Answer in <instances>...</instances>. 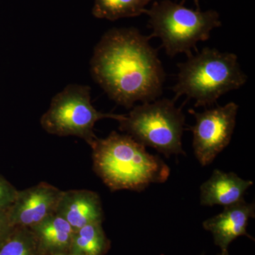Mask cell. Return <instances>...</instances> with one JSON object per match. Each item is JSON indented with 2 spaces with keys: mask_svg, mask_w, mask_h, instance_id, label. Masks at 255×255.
I'll list each match as a JSON object with an SVG mask.
<instances>
[{
  "mask_svg": "<svg viewBox=\"0 0 255 255\" xmlns=\"http://www.w3.org/2000/svg\"><path fill=\"white\" fill-rule=\"evenodd\" d=\"M41 255L70 253L75 230L56 213L32 226Z\"/></svg>",
  "mask_w": 255,
  "mask_h": 255,
  "instance_id": "7c38bea8",
  "label": "cell"
},
{
  "mask_svg": "<svg viewBox=\"0 0 255 255\" xmlns=\"http://www.w3.org/2000/svg\"><path fill=\"white\" fill-rule=\"evenodd\" d=\"M238 109L239 106L231 102L203 112L189 110L196 120L190 128L194 154L201 165L211 164L231 142Z\"/></svg>",
  "mask_w": 255,
  "mask_h": 255,
  "instance_id": "52a82bcc",
  "label": "cell"
},
{
  "mask_svg": "<svg viewBox=\"0 0 255 255\" xmlns=\"http://www.w3.org/2000/svg\"><path fill=\"white\" fill-rule=\"evenodd\" d=\"M55 255H75L71 254L70 253H60V254Z\"/></svg>",
  "mask_w": 255,
  "mask_h": 255,
  "instance_id": "d6986e66",
  "label": "cell"
},
{
  "mask_svg": "<svg viewBox=\"0 0 255 255\" xmlns=\"http://www.w3.org/2000/svg\"><path fill=\"white\" fill-rule=\"evenodd\" d=\"M124 115L99 112L92 104L91 88L71 84L53 97L49 109L41 117V126L52 135L80 137L90 146L97 138L94 128L98 121L119 122Z\"/></svg>",
  "mask_w": 255,
  "mask_h": 255,
  "instance_id": "8992f818",
  "label": "cell"
},
{
  "mask_svg": "<svg viewBox=\"0 0 255 255\" xmlns=\"http://www.w3.org/2000/svg\"><path fill=\"white\" fill-rule=\"evenodd\" d=\"M175 103L174 99L163 98L134 106L119 121V130L166 157L185 155L182 142L185 116Z\"/></svg>",
  "mask_w": 255,
  "mask_h": 255,
  "instance_id": "5b68a950",
  "label": "cell"
},
{
  "mask_svg": "<svg viewBox=\"0 0 255 255\" xmlns=\"http://www.w3.org/2000/svg\"><path fill=\"white\" fill-rule=\"evenodd\" d=\"M0 255H41L36 238L27 227L14 226L0 244Z\"/></svg>",
  "mask_w": 255,
  "mask_h": 255,
  "instance_id": "9a60e30c",
  "label": "cell"
},
{
  "mask_svg": "<svg viewBox=\"0 0 255 255\" xmlns=\"http://www.w3.org/2000/svg\"><path fill=\"white\" fill-rule=\"evenodd\" d=\"M17 194V189L0 174V209H9Z\"/></svg>",
  "mask_w": 255,
  "mask_h": 255,
  "instance_id": "2e32d148",
  "label": "cell"
},
{
  "mask_svg": "<svg viewBox=\"0 0 255 255\" xmlns=\"http://www.w3.org/2000/svg\"><path fill=\"white\" fill-rule=\"evenodd\" d=\"M193 1H194V3H195L196 6H198V9H199V0H193Z\"/></svg>",
  "mask_w": 255,
  "mask_h": 255,
  "instance_id": "ffe728a7",
  "label": "cell"
},
{
  "mask_svg": "<svg viewBox=\"0 0 255 255\" xmlns=\"http://www.w3.org/2000/svg\"><path fill=\"white\" fill-rule=\"evenodd\" d=\"M55 213L75 231L90 223H102L105 217L100 195L87 189L63 191Z\"/></svg>",
  "mask_w": 255,
  "mask_h": 255,
  "instance_id": "30bf717a",
  "label": "cell"
},
{
  "mask_svg": "<svg viewBox=\"0 0 255 255\" xmlns=\"http://www.w3.org/2000/svg\"><path fill=\"white\" fill-rule=\"evenodd\" d=\"M14 226H11L8 217L7 209H0V244L9 234Z\"/></svg>",
  "mask_w": 255,
  "mask_h": 255,
  "instance_id": "e0dca14e",
  "label": "cell"
},
{
  "mask_svg": "<svg viewBox=\"0 0 255 255\" xmlns=\"http://www.w3.org/2000/svg\"><path fill=\"white\" fill-rule=\"evenodd\" d=\"M147 1H148V2H150V1H151V0H147Z\"/></svg>",
  "mask_w": 255,
  "mask_h": 255,
  "instance_id": "44dd1931",
  "label": "cell"
},
{
  "mask_svg": "<svg viewBox=\"0 0 255 255\" xmlns=\"http://www.w3.org/2000/svg\"><path fill=\"white\" fill-rule=\"evenodd\" d=\"M93 169L112 191H142L168 179L170 169L159 156L127 134L112 131L92 142Z\"/></svg>",
  "mask_w": 255,
  "mask_h": 255,
  "instance_id": "7a4b0ae2",
  "label": "cell"
},
{
  "mask_svg": "<svg viewBox=\"0 0 255 255\" xmlns=\"http://www.w3.org/2000/svg\"><path fill=\"white\" fill-rule=\"evenodd\" d=\"M110 247L102 223H90L75 231L70 253L75 255H105Z\"/></svg>",
  "mask_w": 255,
  "mask_h": 255,
  "instance_id": "4fadbf2b",
  "label": "cell"
},
{
  "mask_svg": "<svg viewBox=\"0 0 255 255\" xmlns=\"http://www.w3.org/2000/svg\"><path fill=\"white\" fill-rule=\"evenodd\" d=\"M147 0H95L92 14L97 18L116 21L144 14Z\"/></svg>",
  "mask_w": 255,
  "mask_h": 255,
  "instance_id": "5bb4252c",
  "label": "cell"
},
{
  "mask_svg": "<svg viewBox=\"0 0 255 255\" xmlns=\"http://www.w3.org/2000/svg\"><path fill=\"white\" fill-rule=\"evenodd\" d=\"M63 191L47 182L24 190L18 191L17 196L7 209L12 226L31 228L54 214Z\"/></svg>",
  "mask_w": 255,
  "mask_h": 255,
  "instance_id": "ba28073f",
  "label": "cell"
},
{
  "mask_svg": "<svg viewBox=\"0 0 255 255\" xmlns=\"http://www.w3.org/2000/svg\"><path fill=\"white\" fill-rule=\"evenodd\" d=\"M144 14L152 30L151 38L161 40L169 57L179 53L190 56L196 44L209 40L211 31L222 24L216 10L190 9L171 0L155 1Z\"/></svg>",
  "mask_w": 255,
  "mask_h": 255,
  "instance_id": "277c9868",
  "label": "cell"
},
{
  "mask_svg": "<svg viewBox=\"0 0 255 255\" xmlns=\"http://www.w3.org/2000/svg\"><path fill=\"white\" fill-rule=\"evenodd\" d=\"M234 172H223L215 169L211 177L201 187V204L203 206L233 205L244 200L246 191L253 185Z\"/></svg>",
  "mask_w": 255,
  "mask_h": 255,
  "instance_id": "8fae6325",
  "label": "cell"
},
{
  "mask_svg": "<svg viewBox=\"0 0 255 255\" xmlns=\"http://www.w3.org/2000/svg\"><path fill=\"white\" fill-rule=\"evenodd\" d=\"M219 255H230L228 251H221Z\"/></svg>",
  "mask_w": 255,
  "mask_h": 255,
  "instance_id": "ac0fdd59",
  "label": "cell"
},
{
  "mask_svg": "<svg viewBox=\"0 0 255 255\" xmlns=\"http://www.w3.org/2000/svg\"><path fill=\"white\" fill-rule=\"evenodd\" d=\"M151 38L135 28H114L94 49L90 62L94 80L125 108L156 100L163 91L165 72Z\"/></svg>",
  "mask_w": 255,
  "mask_h": 255,
  "instance_id": "6da1fadb",
  "label": "cell"
},
{
  "mask_svg": "<svg viewBox=\"0 0 255 255\" xmlns=\"http://www.w3.org/2000/svg\"><path fill=\"white\" fill-rule=\"evenodd\" d=\"M177 80L172 90L195 101L196 107H211L228 92L237 90L248 80L237 55L209 47L178 64Z\"/></svg>",
  "mask_w": 255,
  "mask_h": 255,
  "instance_id": "3957f363",
  "label": "cell"
},
{
  "mask_svg": "<svg viewBox=\"0 0 255 255\" xmlns=\"http://www.w3.org/2000/svg\"><path fill=\"white\" fill-rule=\"evenodd\" d=\"M255 206L243 200L233 205L226 206L224 210L214 217L203 223V227L213 235L216 246L221 251H228V246L240 236H248L250 219L255 218Z\"/></svg>",
  "mask_w": 255,
  "mask_h": 255,
  "instance_id": "9c48e42d",
  "label": "cell"
},
{
  "mask_svg": "<svg viewBox=\"0 0 255 255\" xmlns=\"http://www.w3.org/2000/svg\"></svg>",
  "mask_w": 255,
  "mask_h": 255,
  "instance_id": "7402d4cb",
  "label": "cell"
}]
</instances>
